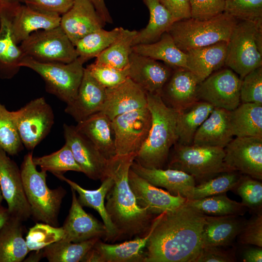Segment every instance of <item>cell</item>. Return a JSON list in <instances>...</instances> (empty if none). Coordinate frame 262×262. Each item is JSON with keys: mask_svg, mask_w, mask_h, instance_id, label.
<instances>
[{"mask_svg": "<svg viewBox=\"0 0 262 262\" xmlns=\"http://www.w3.org/2000/svg\"><path fill=\"white\" fill-rule=\"evenodd\" d=\"M242 199V203L253 214L262 213V183L246 175H242L233 190Z\"/></svg>", "mask_w": 262, "mask_h": 262, "instance_id": "cell-44", "label": "cell"}, {"mask_svg": "<svg viewBox=\"0 0 262 262\" xmlns=\"http://www.w3.org/2000/svg\"><path fill=\"white\" fill-rule=\"evenodd\" d=\"M200 83L197 77L188 69L175 67L160 95L166 105L180 111L198 101Z\"/></svg>", "mask_w": 262, "mask_h": 262, "instance_id": "cell-21", "label": "cell"}, {"mask_svg": "<svg viewBox=\"0 0 262 262\" xmlns=\"http://www.w3.org/2000/svg\"><path fill=\"white\" fill-rule=\"evenodd\" d=\"M77 130L90 140L108 160L116 155L112 121L102 112L78 122Z\"/></svg>", "mask_w": 262, "mask_h": 262, "instance_id": "cell-31", "label": "cell"}, {"mask_svg": "<svg viewBox=\"0 0 262 262\" xmlns=\"http://www.w3.org/2000/svg\"><path fill=\"white\" fill-rule=\"evenodd\" d=\"M235 171L221 173L194 187L187 199H197L233 191L241 177Z\"/></svg>", "mask_w": 262, "mask_h": 262, "instance_id": "cell-41", "label": "cell"}, {"mask_svg": "<svg viewBox=\"0 0 262 262\" xmlns=\"http://www.w3.org/2000/svg\"><path fill=\"white\" fill-rule=\"evenodd\" d=\"M23 146L33 150L49 133L54 124L53 110L44 97L31 100L11 112Z\"/></svg>", "mask_w": 262, "mask_h": 262, "instance_id": "cell-10", "label": "cell"}, {"mask_svg": "<svg viewBox=\"0 0 262 262\" xmlns=\"http://www.w3.org/2000/svg\"><path fill=\"white\" fill-rule=\"evenodd\" d=\"M225 66L241 80L262 66V22L238 20L227 42Z\"/></svg>", "mask_w": 262, "mask_h": 262, "instance_id": "cell-6", "label": "cell"}, {"mask_svg": "<svg viewBox=\"0 0 262 262\" xmlns=\"http://www.w3.org/2000/svg\"><path fill=\"white\" fill-rule=\"evenodd\" d=\"M33 161L41 170L50 172L54 175L63 174L68 171L82 172L70 147L66 144L61 149L50 154L33 157Z\"/></svg>", "mask_w": 262, "mask_h": 262, "instance_id": "cell-42", "label": "cell"}, {"mask_svg": "<svg viewBox=\"0 0 262 262\" xmlns=\"http://www.w3.org/2000/svg\"><path fill=\"white\" fill-rule=\"evenodd\" d=\"M98 15L104 23H112L113 19L106 7L105 0H90Z\"/></svg>", "mask_w": 262, "mask_h": 262, "instance_id": "cell-54", "label": "cell"}, {"mask_svg": "<svg viewBox=\"0 0 262 262\" xmlns=\"http://www.w3.org/2000/svg\"><path fill=\"white\" fill-rule=\"evenodd\" d=\"M64 236L63 227H54L44 223H37L30 229L26 237L29 251L40 250L61 240Z\"/></svg>", "mask_w": 262, "mask_h": 262, "instance_id": "cell-45", "label": "cell"}, {"mask_svg": "<svg viewBox=\"0 0 262 262\" xmlns=\"http://www.w3.org/2000/svg\"><path fill=\"white\" fill-rule=\"evenodd\" d=\"M240 98L241 103L262 105V66L254 69L242 80Z\"/></svg>", "mask_w": 262, "mask_h": 262, "instance_id": "cell-48", "label": "cell"}, {"mask_svg": "<svg viewBox=\"0 0 262 262\" xmlns=\"http://www.w3.org/2000/svg\"><path fill=\"white\" fill-rule=\"evenodd\" d=\"M238 20L226 12L208 20L189 18L175 21L167 33L178 48L185 52L220 41L228 42Z\"/></svg>", "mask_w": 262, "mask_h": 262, "instance_id": "cell-5", "label": "cell"}, {"mask_svg": "<svg viewBox=\"0 0 262 262\" xmlns=\"http://www.w3.org/2000/svg\"><path fill=\"white\" fill-rule=\"evenodd\" d=\"M137 31L122 28L115 41L98 57L95 62L123 69L129 66L132 42Z\"/></svg>", "mask_w": 262, "mask_h": 262, "instance_id": "cell-37", "label": "cell"}, {"mask_svg": "<svg viewBox=\"0 0 262 262\" xmlns=\"http://www.w3.org/2000/svg\"><path fill=\"white\" fill-rule=\"evenodd\" d=\"M242 80L229 68H221L200 82L197 89L198 100L215 108L231 111L240 103Z\"/></svg>", "mask_w": 262, "mask_h": 262, "instance_id": "cell-12", "label": "cell"}, {"mask_svg": "<svg viewBox=\"0 0 262 262\" xmlns=\"http://www.w3.org/2000/svg\"><path fill=\"white\" fill-rule=\"evenodd\" d=\"M0 188L11 216L22 222L32 215L23 186L20 169L0 148Z\"/></svg>", "mask_w": 262, "mask_h": 262, "instance_id": "cell-14", "label": "cell"}, {"mask_svg": "<svg viewBox=\"0 0 262 262\" xmlns=\"http://www.w3.org/2000/svg\"><path fill=\"white\" fill-rule=\"evenodd\" d=\"M151 124V113L147 106L115 117L112 126L116 155H136L148 136Z\"/></svg>", "mask_w": 262, "mask_h": 262, "instance_id": "cell-11", "label": "cell"}, {"mask_svg": "<svg viewBox=\"0 0 262 262\" xmlns=\"http://www.w3.org/2000/svg\"><path fill=\"white\" fill-rule=\"evenodd\" d=\"M23 146L11 111L0 102V148L14 156L23 149Z\"/></svg>", "mask_w": 262, "mask_h": 262, "instance_id": "cell-43", "label": "cell"}, {"mask_svg": "<svg viewBox=\"0 0 262 262\" xmlns=\"http://www.w3.org/2000/svg\"><path fill=\"white\" fill-rule=\"evenodd\" d=\"M136 154L116 155L109 160L107 176L114 184L105 199L106 211L117 233V241L146 235L157 216L139 206L128 180Z\"/></svg>", "mask_w": 262, "mask_h": 262, "instance_id": "cell-2", "label": "cell"}, {"mask_svg": "<svg viewBox=\"0 0 262 262\" xmlns=\"http://www.w3.org/2000/svg\"><path fill=\"white\" fill-rule=\"evenodd\" d=\"M191 18L208 20L224 12L225 0H189Z\"/></svg>", "mask_w": 262, "mask_h": 262, "instance_id": "cell-49", "label": "cell"}, {"mask_svg": "<svg viewBox=\"0 0 262 262\" xmlns=\"http://www.w3.org/2000/svg\"><path fill=\"white\" fill-rule=\"evenodd\" d=\"M242 259L245 262H262V247L256 246L246 249L243 253Z\"/></svg>", "mask_w": 262, "mask_h": 262, "instance_id": "cell-55", "label": "cell"}, {"mask_svg": "<svg viewBox=\"0 0 262 262\" xmlns=\"http://www.w3.org/2000/svg\"><path fill=\"white\" fill-rule=\"evenodd\" d=\"M78 58L69 63L41 62L24 56L19 66L35 71L43 79L47 91L66 104L76 98L84 68Z\"/></svg>", "mask_w": 262, "mask_h": 262, "instance_id": "cell-8", "label": "cell"}, {"mask_svg": "<svg viewBox=\"0 0 262 262\" xmlns=\"http://www.w3.org/2000/svg\"><path fill=\"white\" fill-rule=\"evenodd\" d=\"M162 213L154 219L147 234L119 244H109L98 240L87 253L83 262H144L143 249Z\"/></svg>", "mask_w": 262, "mask_h": 262, "instance_id": "cell-16", "label": "cell"}, {"mask_svg": "<svg viewBox=\"0 0 262 262\" xmlns=\"http://www.w3.org/2000/svg\"><path fill=\"white\" fill-rule=\"evenodd\" d=\"M35 252L31 254L27 259H25L24 262H39L43 258V249L40 250H36Z\"/></svg>", "mask_w": 262, "mask_h": 262, "instance_id": "cell-57", "label": "cell"}, {"mask_svg": "<svg viewBox=\"0 0 262 262\" xmlns=\"http://www.w3.org/2000/svg\"><path fill=\"white\" fill-rule=\"evenodd\" d=\"M130 186L138 205L155 215L173 210L183 205L187 198L180 195L173 196L154 186L130 168L128 174Z\"/></svg>", "mask_w": 262, "mask_h": 262, "instance_id": "cell-17", "label": "cell"}, {"mask_svg": "<svg viewBox=\"0 0 262 262\" xmlns=\"http://www.w3.org/2000/svg\"><path fill=\"white\" fill-rule=\"evenodd\" d=\"M10 217L8 209L1 207L0 204V231Z\"/></svg>", "mask_w": 262, "mask_h": 262, "instance_id": "cell-56", "label": "cell"}, {"mask_svg": "<svg viewBox=\"0 0 262 262\" xmlns=\"http://www.w3.org/2000/svg\"><path fill=\"white\" fill-rule=\"evenodd\" d=\"M206 216L186 201L163 213L146 246L144 262H193L202 248Z\"/></svg>", "mask_w": 262, "mask_h": 262, "instance_id": "cell-1", "label": "cell"}, {"mask_svg": "<svg viewBox=\"0 0 262 262\" xmlns=\"http://www.w3.org/2000/svg\"><path fill=\"white\" fill-rule=\"evenodd\" d=\"M72 201L68 214L62 226L64 236L62 241L73 243L85 241L94 238H103L106 229L101 223L82 208L76 191L71 188Z\"/></svg>", "mask_w": 262, "mask_h": 262, "instance_id": "cell-19", "label": "cell"}, {"mask_svg": "<svg viewBox=\"0 0 262 262\" xmlns=\"http://www.w3.org/2000/svg\"><path fill=\"white\" fill-rule=\"evenodd\" d=\"M227 42L220 41L187 50L185 52L186 68L201 82L225 66Z\"/></svg>", "mask_w": 262, "mask_h": 262, "instance_id": "cell-30", "label": "cell"}, {"mask_svg": "<svg viewBox=\"0 0 262 262\" xmlns=\"http://www.w3.org/2000/svg\"><path fill=\"white\" fill-rule=\"evenodd\" d=\"M224 12L239 20L262 22V0H225Z\"/></svg>", "mask_w": 262, "mask_h": 262, "instance_id": "cell-46", "label": "cell"}, {"mask_svg": "<svg viewBox=\"0 0 262 262\" xmlns=\"http://www.w3.org/2000/svg\"><path fill=\"white\" fill-rule=\"evenodd\" d=\"M173 68L133 51L129 58L128 78L146 92L160 95Z\"/></svg>", "mask_w": 262, "mask_h": 262, "instance_id": "cell-18", "label": "cell"}, {"mask_svg": "<svg viewBox=\"0 0 262 262\" xmlns=\"http://www.w3.org/2000/svg\"><path fill=\"white\" fill-rule=\"evenodd\" d=\"M132 51L156 60H161L172 68H186V53L176 45L167 32L164 33L157 41L132 46Z\"/></svg>", "mask_w": 262, "mask_h": 262, "instance_id": "cell-36", "label": "cell"}, {"mask_svg": "<svg viewBox=\"0 0 262 262\" xmlns=\"http://www.w3.org/2000/svg\"><path fill=\"white\" fill-rule=\"evenodd\" d=\"M99 240V238H94L78 243L60 240L43 249V257L49 262H82L87 253Z\"/></svg>", "mask_w": 262, "mask_h": 262, "instance_id": "cell-38", "label": "cell"}, {"mask_svg": "<svg viewBox=\"0 0 262 262\" xmlns=\"http://www.w3.org/2000/svg\"><path fill=\"white\" fill-rule=\"evenodd\" d=\"M65 142L77 164L88 178L101 181L107 177L108 161L95 145L75 126L63 125Z\"/></svg>", "mask_w": 262, "mask_h": 262, "instance_id": "cell-15", "label": "cell"}, {"mask_svg": "<svg viewBox=\"0 0 262 262\" xmlns=\"http://www.w3.org/2000/svg\"><path fill=\"white\" fill-rule=\"evenodd\" d=\"M186 202L202 213L211 216L244 215L248 211L242 202L229 198L226 193Z\"/></svg>", "mask_w": 262, "mask_h": 262, "instance_id": "cell-40", "label": "cell"}, {"mask_svg": "<svg viewBox=\"0 0 262 262\" xmlns=\"http://www.w3.org/2000/svg\"><path fill=\"white\" fill-rule=\"evenodd\" d=\"M106 97V88L84 68L76 98L66 104L65 112L78 123L101 111Z\"/></svg>", "mask_w": 262, "mask_h": 262, "instance_id": "cell-23", "label": "cell"}, {"mask_svg": "<svg viewBox=\"0 0 262 262\" xmlns=\"http://www.w3.org/2000/svg\"><path fill=\"white\" fill-rule=\"evenodd\" d=\"M131 169L156 187H163L171 195L188 199L196 185L194 178L183 171L171 168H147L134 160Z\"/></svg>", "mask_w": 262, "mask_h": 262, "instance_id": "cell-26", "label": "cell"}, {"mask_svg": "<svg viewBox=\"0 0 262 262\" xmlns=\"http://www.w3.org/2000/svg\"><path fill=\"white\" fill-rule=\"evenodd\" d=\"M149 13V22L147 26L137 31L132 46L150 44L159 40L167 32L176 20L158 0H142Z\"/></svg>", "mask_w": 262, "mask_h": 262, "instance_id": "cell-34", "label": "cell"}, {"mask_svg": "<svg viewBox=\"0 0 262 262\" xmlns=\"http://www.w3.org/2000/svg\"><path fill=\"white\" fill-rule=\"evenodd\" d=\"M57 178L68 184L79 195L78 201L82 206L93 208L100 215L106 229L105 242L114 243L117 241V233L106 210L104 199L114 184V180L107 176L102 181L100 187L96 190L83 188L75 182L66 178L62 174L54 175Z\"/></svg>", "mask_w": 262, "mask_h": 262, "instance_id": "cell-29", "label": "cell"}, {"mask_svg": "<svg viewBox=\"0 0 262 262\" xmlns=\"http://www.w3.org/2000/svg\"><path fill=\"white\" fill-rule=\"evenodd\" d=\"M14 2L11 8L12 31L17 45L34 32L60 26V15L39 12L26 5H18Z\"/></svg>", "mask_w": 262, "mask_h": 262, "instance_id": "cell-25", "label": "cell"}, {"mask_svg": "<svg viewBox=\"0 0 262 262\" xmlns=\"http://www.w3.org/2000/svg\"><path fill=\"white\" fill-rule=\"evenodd\" d=\"M2 198H3V197H2L1 192V190H0V204L1 202V201H2Z\"/></svg>", "mask_w": 262, "mask_h": 262, "instance_id": "cell-59", "label": "cell"}, {"mask_svg": "<svg viewBox=\"0 0 262 262\" xmlns=\"http://www.w3.org/2000/svg\"><path fill=\"white\" fill-rule=\"evenodd\" d=\"M246 220L243 215H206L202 233V248L210 246H230L242 231Z\"/></svg>", "mask_w": 262, "mask_h": 262, "instance_id": "cell-27", "label": "cell"}, {"mask_svg": "<svg viewBox=\"0 0 262 262\" xmlns=\"http://www.w3.org/2000/svg\"><path fill=\"white\" fill-rule=\"evenodd\" d=\"M7 1H21V2H23V0H6Z\"/></svg>", "mask_w": 262, "mask_h": 262, "instance_id": "cell-60", "label": "cell"}, {"mask_svg": "<svg viewBox=\"0 0 262 262\" xmlns=\"http://www.w3.org/2000/svg\"><path fill=\"white\" fill-rule=\"evenodd\" d=\"M22 221L10 215L0 231V262H21L30 252L23 237Z\"/></svg>", "mask_w": 262, "mask_h": 262, "instance_id": "cell-32", "label": "cell"}, {"mask_svg": "<svg viewBox=\"0 0 262 262\" xmlns=\"http://www.w3.org/2000/svg\"><path fill=\"white\" fill-rule=\"evenodd\" d=\"M224 148L175 143L170 149L167 168L183 171L199 183L229 171L224 163Z\"/></svg>", "mask_w": 262, "mask_h": 262, "instance_id": "cell-7", "label": "cell"}, {"mask_svg": "<svg viewBox=\"0 0 262 262\" xmlns=\"http://www.w3.org/2000/svg\"><path fill=\"white\" fill-rule=\"evenodd\" d=\"M243 245H252L262 247V213L253 214L237 236Z\"/></svg>", "mask_w": 262, "mask_h": 262, "instance_id": "cell-51", "label": "cell"}, {"mask_svg": "<svg viewBox=\"0 0 262 262\" xmlns=\"http://www.w3.org/2000/svg\"><path fill=\"white\" fill-rule=\"evenodd\" d=\"M230 246H210L202 247L193 262H234L236 248Z\"/></svg>", "mask_w": 262, "mask_h": 262, "instance_id": "cell-50", "label": "cell"}, {"mask_svg": "<svg viewBox=\"0 0 262 262\" xmlns=\"http://www.w3.org/2000/svg\"><path fill=\"white\" fill-rule=\"evenodd\" d=\"M176 21L191 18L189 0H158Z\"/></svg>", "mask_w": 262, "mask_h": 262, "instance_id": "cell-53", "label": "cell"}, {"mask_svg": "<svg viewBox=\"0 0 262 262\" xmlns=\"http://www.w3.org/2000/svg\"><path fill=\"white\" fill-rule=\"evenodd\" d=\"M105 24L90 0H74L70 9L61 16L60 26L75 46L79 39Z\"/></svg>", "mask_w": 262, "mask_h": 262, "instance_id": "cell-20", "label": "cell"}, {"mask_svg": "<svg viewBox=\"0 0 262 262\" xmlns=\"http://www.w3.org/2000/svg\"><path fill=\"white\" fill-rule=\"evenodd\" d=\"M19 48L24 56L41 62L69 63L78 57L75 46L60 26L33 33Z\"/></svg>", "mask_w": 262, "mask_h": 262, "instance_id": "cell-9", "label": "cell"}, {"mask_svg": "<svg viewBox=\"0 0 262 262\" xmlns=\"http://www.w3.org/2000/svg\"><path fill=\"white\" fill-rule=\"evenodd\" d=\"M233 136L230 111L214 107L196 132L193 144L224 148Z\"/></svg>", "mask_w": 262, "mask_h": 262, "instance_id": "cell-28", "label": "cell"}, {"mask_svg": "<svg viewBox=\"0 0 262 262\" xmlns=\"http://www.w3.org/2000/svg\"><path fill=\"white\" fill-rule=\"evenodd\" d=\"M33 153L24 157L20 172L28 201L33 218L58 227V215L66 190L62 187L50 189L46 183L47 171H39L33 161Z\"/></svg>", "mask_w": 262, "mask_h": 262, "instance_id": "cell-4", "label": "cell"}, {"mask_svg": "<svg viewBox=\"0 0 262 262\" xmlns=\"http://www.w3.org/2000/svg\"><path fill=\"white\" fill-rule=\"evenodd\" d=\"M214 108L206 102L198 100L178 111L176 143L192 145L196 132Z\"/></svg>", "mask_w": 262, "mask_h": 262, "instance_id": "cell-33", "label": "cell"}, {"mask_svg": "<svg viewBox=\"0 0 262 262\" xmlns=\"http://www.w3.org/2000/svg\"><path fill=\"white\" fill-rule=\"evenodd\" d=\"M147 106L146 92L128 78L116 86L106 88L101 112L112 121L120 115Z\"/></svg>", "mask_w": 262, "mask_h": 262, "instance_id": "cell-22", "label": "cell"}, {"mask_svg": "<svg viewBox=\"0 0 262 262\" xmlns=\"http://www.w3.org/2000/svg\"><path fill=\"white\" fill-rule=\"evenodd\" d=\"M147 96L151 124L134 161L145 168L163 169L171 148L177 142L178 111L166 105L159 94L147 93Z\"/></svg>", "mask_w": 262, "mask_h": 262, "instance_id": "cell-3", "label": "cell"}, {"mask_svg": "<svg viewBox=\"0 0 262 262\" xmlns=\"http://www.w3.org/2000/svg\"><path fill=\"white\" fill-rule=\"evenodd\" d=\"M5 0H0V8L2 7L3 4H4Z\"/></svg>", "mask_w": 262, "mask_h": 262, "instance_id": "cell-58", "label": "cell"}, {"mask_svg": "<svg viewBox=\"0 0 262 262\" xmlns=\"http://www.w3.org/2000/svg\"><path fill=\"white\" fill-rule=\"evenodd\" d=\"M23 2L36 11L60 16L70 9L74 0H23Z\"/></svg>", "mask_w": 262, "mask_h": 262, "instance_id": "cell-52", "label": "cell"}, {"mask_svg": "<svg viewBox=\"0 0 262 262\" xmlns=\"http://www.w3.org/2000/svg\"><path fill=\"white\" fill-rule=\"evenodd\" d=\"M85 68L91 75L105 88L116 86L128 78L129 66L119 69L94 62Z\"/></svg>", "mask_w": 262, "mask_h": 262, "instance_id": "cell-47", "label": "cell"}, {"mask_svg": "<svg viewBox=\"0 0 262 262\" xmlns=\"http://www.w3.org/2000/svg\"><path fill=\"white\" fill-rule=\"evenodd\" d=\"M12 2L6 0L0 8V78L11 79L19 71L24 56L12 31Z\"/></svg>", "mask_w": 262, "mask_h": 262, "instance_id": "cell-24", "label": "cell"}, {"mask_svg": "<svg viewBox=\"0 0 262 262\" xmlns=\"http://www.w3.org/2000/svg\"><path fill=\"white\" fill-rule=\"evenodd\" d=\"M233 136L262 137V105L241 103L230 111Z\"/></svg>", "mask_w": 262, "mask_h": 262, "instance_id": "cell-35", "label": "cell"}, {"mask_svg": "<svg viewBox=\"0 0 262 262\" xmlns=\"http://www.w3.org/2000/svg\"><path fill=\"white\" fill-rule=\"evenodd\" d=\"M122 28L116 27L111 31L102 28L85 35L75 45L78 58L83 63L96 58L115 41Z\"/></svg>", "mask_w": 262, "mask_h": 262, "instance_id": "cell-39", "label": "cell"}, {"mask_svg": "<svg viewBox=\"0 0 262 262\" xmlns=\"http://www.w3.org/2000/svg\"><path fill=\"white\" fill-rule=\"evenodd\" d=\"M224 163L229 171H238L262 180V137H236L224 148Z\"/></svg>", "mask_w": 262, "mask_h": 262, "instance_id": "cell-13", "label": "cell"}]
</instances>
